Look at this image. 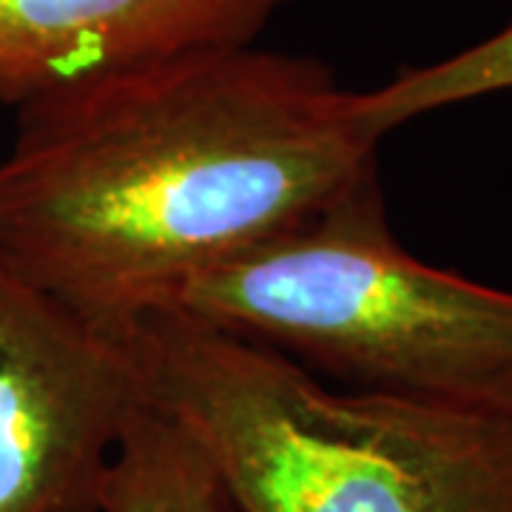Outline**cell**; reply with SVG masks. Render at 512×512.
<instances>
[{
	"label": "cell",
	"instance_id": "obj_3",
	"mask_svg": "<svg viewBox=\"0 0 512 512\" xmlns=\"http://www.w3.org/2000/svg\"><path fill=\"white\" fill-rule=\"evenodd\" d=\"M165 308L348 390L512 407V293L407 254L379 180L191 279Z\"/></svg>",
	"mask_w": 512,
	"mask_h": 512
},
{
	"label": "cell",
	"instance_id": "obj_5",
	"mask_svg": "<svg viewBox=\"0 0 512 512\" xmlns=\"http://www.w3.org/2000/svg\"><path fill=\"white\" fill-rule=\"evenodd\" d=\"M291 0H0V103L23 109L97 77L256 46Z\"/></svg>",
	"mask_w": 512,
	"mask_h": 512
},
{
	"label": "cell",
	"instance_id": "obj_6",
	"mask_svg": "<svg viewBox=\"0 0 512 512\" xmlns=\"http://www.w3.org/2000/svg\"><path fill=\"white\" fill-rule=\"evenodd\" d=\"M100 512H234L220 476L177 424L143 407L114 450Z\"/></svg>",
	"mask_w": 512,
	"mask_h": 512
},
{
	"label": "cell",
	"instance_id": "obj_2",
	"mask_svg": "<svg viewBox=\"0 0 512 512\" xmlns=\"http://www.w3.org/2000/svg\"><path fill=\"white\" fill-rule=\"evenodd\" d=\"M120 330L143 402L200 447L234 512H512V407L333 390L171 308Z\"/></svg>",
	"mask_w": 512,
	"mask_h": 512
},
{
	"label": "cell",
	"instance_id": "obj_1",
	"mask_svg": "<svg viewBox=\"0 0 512 512\" xmlns=\"http://www.w3.org/2000/svg\"><path fill=\"white\" fill-rule=\"evenodd\" d=\"M376 151L316 57L242 46L97 77L18 109L0 256L123 322L379 180Z\"/></svg>",
	"mask_w": 512,
	"mask_h": 512
},
{
	"label": "cell",
	"instance_id": "obj_7",
	"mask_svg": "<svg viewBox=\"0 0 512 512\" xmlns=\"http://www.w3.org/2000/svg\"><path fill=\"white\" fill-rule=\"evenodd\" d=\"M512 89V18L458 55L399 72L373 92H353V114L376 143L421 114Z\"/></svg>",
	"mask_w": 512,
	"mask_h": 512
},
{
	"label": "cell",
	"instance_id": "obj_4",
	"mask_svg": "<svg viewBox=\"0 0 512 512\" xmlns=\"http://www.w3.org/2000/svg\"><path fill=\"white\" fill-rule=\"evenodd\" d=\"M143 407L120 322L74 311L0 256V512H100Z\"/></svg>",
	"mask_w": 512,
	"mask_h": 512
}]
</instances>
